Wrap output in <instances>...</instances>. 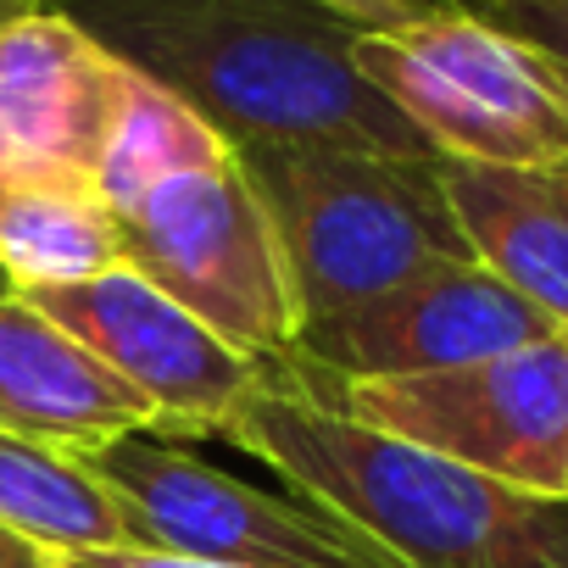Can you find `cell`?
I'll return each instance as SVG.
<instances>
[{
    "label": "cell",
    "mask_w": 568,
    "mask_h": 568,
    "mask_svg": "<svg viewBox=\"0 0 568 568\" xmlns=\"http://www.w3.org/2000/svg\"><path fill=\"white\" fill-rule=\"evenodd\" d=\"M118 62L195 106L240 145H346L435 156L357 73L363 29L313 0H57Z\"/></svg>",
    "instance_id": "1"
},
{
    "label": "cell",
    "mask_w": 568,
    "mask_h": 568,
    "mask_svg": "<svg viewBox=\"0 0 568 568\" xmlns=\"http://www.w3.org/2000/svg\"><path fill=\"white\" fill-rule=\"evenodd\" d=\"M223 440L379 540L402 568H568V501L524 496L435 452L352 424L262 363V385Z\"/></svg>",
    "instance_id": "2"
},
{
    "label": "cell",
    "mask_w": 568,
    "mask_h": 568,
    "mask_svg": "<svg viewBox=\"0 0 568 568\" xmlns=\"http://www.w3.org/2000/svg\"><path fill=\"white\" fill-rule=\"evenodd\" d=\"M240 168L273 223L302 329H318L440 262H474L440 190V156L240 145Z\"/></svg>",
    "instance_id": "3"
},
{
    "label": "cell",
    "mask_w": 568,
    "mask_h": 568,
    "mask_svg": "<svg viewBox=\"0 0 568 568\" xmlns=\"http://www.w3.org/2000/svg\"><path fill=\"white\" fill-rule=\"evenodd\" d=\"M352 62L446 162H568L562 68L468 7L357 34Z\"/></svg>",
    "instance_id": "4"
},
{
    "label": "cell",
    "mask_w": 568,
    "mask_h": 568,
    "mask_svg": "<svg viewBox=\"0 0 568 568\" xmlns=\"http://www.w3.org/2000/svg\"><path fill=\"white\" fill-rule=\"evenodd\" d=\"M352 424L435 452L457 468L501 479L524 496L562 501V463H568V341L551 335L540 346L407 374V379H335L318 363L284 352L273 357Z\"/></svg>",
    "instance_id": "5"
},
{
    "label": "cell",
    "mask_w": 568,
    "mask_h": 568,
    "mask_svg": "<svg viewBox=\"0 0 568 568\" xmlns=\"http://www.w3.org/2000/svg\"><path fill=\"white\" fill-rule=\"evenodd\" d=\"M112 217L123 267L195 313L240 357L273 363L296 352V296L240 151L140 190Z\"/></svg>",
    "instance_id": "6"
},
{
    "label": "cell",
    "mask_w": 568,
    "mask_h": 568,
    "mask_svg": "<svg viewBox=\"0 0 568 568\" xmlns=\"http://www.w3.org/2000/svg\"><path fill=\"white\" fill-rule=\"evenodd\" d=\"M90 468L129 501L145 546L229 568H402L357 524L307 496L256 490L168 435H123Z\"/></svg>",
    "instance_id": "7"
},
{
    "label": "cell",
    "mask_w": 568,
    "mask_h": 568,
    "mask_svg": "<svg viewBox=\"0 0 568 568\" xmlns=\"http://www.w3.org/2000/svg\"><path fill=\"white\" fill-rule=\"evenodd\" d=\"M29 302L73 341H84L118 379H129L151 402L156 435L168 440L223 435V424L262 385V363L240 357L134 267H112L62 291H34Z\"/></svg>",
    "instance_id": "8"
},
{
    "label": "cell",
    "mask_w": 568,
    "mask_h": 568,
    "mask_svg": "<svg viewBox=\"0 0 568 568\" xmlns=\"http://www.w3.org/2000/svg\"><path fill=\"white\" fill-rule=\"evenodd\" d=\"M551 335V318L507 291L490 267L440 262L318 329H302L296 357L318 363L335 379H407L507 357Z\"/></svg>",
    "instance_id": "9"
},
{
    "label": "cell",
    "mask_w": 568,
    "mask_h": 568,
    "mask_svg": "<svg viewBox=\"0 0 568 568\" xmlns=\"http://www.w3.org/2000/svg\"><path fill=\"white\" fill-rule=\"evenodd\" d=\"M123 62L62 7L0 29V140L18 162L95 173Z\"/></svg>",
    "instance_id": "10"
},
{
    "label": "cell",
    "mask_w": 568,
    "mask_h": 568,
    "mask_svg": "<svg viewBox=\"0 0 568 568\" xmlns=\"http://www.w3.org/2000/svg\"><path fill=\"white\" fill-rule=\"evenodd\" d=\"M156 435L151 402L29 296H0V435L95 457L123 435Z\"/></svg>",
    "instance_id": "11"
},
{
    "label": "cell",
    "mask_w": 568,
    "mask_h": 568,
    "mask_svg": "<svg viewBox=\"0 0 568 568\" xmlns=\"http://www.w3.org/2000/svg\"><path fill=\"white\" fill-rule=\"evenodd\" d=\"M440 190L468 256L568 335V162L479 168L440 156Z\"/></svg>",
    "instance_id": "12"
},
{
    "label": "cell",
    "mask_w": 568,
    "mask_h": 568,
    "mask_svg": "<svg viewBox=\"0 0 568 568\" xmlns=\"http://www.w3.org/2000/svg\"><path fill=\"white\" fill-rule=\"evenodd\" d=\"M123 267L118 217L90 173L18 162L0 190V273L18 296L84 284Z\"/></svg>",
    "instance_id": "13"
},
{
    "label": "cell",
    "mask_w": 568,
    "mask_h": 568,
    "mask_svg": "<svg viewBox=\"0 0 568 568\" xmlns=\"http://www.w3.org/2000/svg\"><path fill=\"white\" fill-rule=\"evenodd\" d=\"M0 524L57 557L145 546L129 501L90 468V457L18 435H0Z\"/></svg>",
    "instance_id": "14"
},
{
    "label": "cell",
    "mask_w": 568,
    "mask_h": 568,
    "mask_svg": "<svg viewBox=\"0 0 568 568\" xmlns=\"http://www.w3.org/2000/svg\"><path fill=\"white\" fill-rule=\"evenodd\" d=\"M223 151H234V145L195 106H184L173 90H162L156 79H145V73H134L123 62L112 123H106V145H101L90 179L106 195V206H123L140 190H151V184H162V179H173L184 168L217 162Z\"/></svg>",
    "instance_id": "15"
},
{
    "label": "cell",
    "mask_w": 568,
    "mask_h": 568,
    "mask_svg": "<svg viewBox=\"0 0 568 568\" xmlns=\"http://www.w3.org/2000/svg\"><path fill=\"white\" fill-rule=\"evenodd\" d=\"M468 12L490 18L496 29L529 40L540 57H551L568 79V0H468Z\"/></svg>",
    "instance_id": "16"
},
{
    "label": "cell",
    "mask_w": 568,
    "mask_h": 568,
    "mask_svg": "<svg viewBox=\"0 0 568 568\" xmlns=\"http://www.w3.org/2000/svg\"><path fill=\"white\" fill-rule=\"evenodd\" d=\"M313 7H324V12L346 18L352 29L374 34V29H402V23H418V18L468 7V0H313Z\"/></svg>",
    "instance_id": "17"
},
{
    "label": "cell",
    "mask_w": 568,
    "mask_h": 568,
    "mask_svg": "<svg viewBox=\"0 0 568 568\" xmlns=\"http://www.w3.org/2000/svg\"><path fill=\"white\" fill-rule=\"evenodd\" d=\"M57 568H229V562L156 551V546H112V551H68V557H57Z\"/></svg>",
    "instance_id": "18"
},
{
    "label": "cell",
    "mask_w": 568,
    "mask_h": 568,
    "mask_svg": "<svg viewBox=\"0 0 568 568\" xmlns=\"http://www.w3.org/2000/svg\"><path fill=\"white\" fill-rule=\"evenodd\" d=\"M0 568H57V551H45V546H34L18 529L0 524Z\"/></svg>",
    "instance_id": "19"
},
{
    "label": "cell",
    "mask_w": 568,
    "mask_h": 568,
    "mask_svg": "<svg viewBox=\"0 0 568 568\" xmlns=\"http://www.w3.org/2000/svg\"><path fill=\"white\" fill-rule=\"evenodd\" d=\"M40 7H57V0H0V29H7L12 18H29V12H40Z\"/></svg>",
    "instance_id": "20"
},
{
    "label": "cell",
    "mask_w": 568,
    "mask_h": 568,
    "mask_svg": "<svg viewBox=\"0 0 568 568\" xmlns=\"http://www.w3.org/2000/svg\"><path fill=\"white\" fill-rule=\"evenodd\" d=\"M18 173V156L7 151V140H0V190H7V179Z\"/></svg>",
    "instance_id": "21"
},
{
    "label": "cell",
    "mask_w": 568,
    "mask_h": 568,
    "mask_svg": "<svg viewBox=\"0 0 568 568\" xmlns=\"http://www.w3.org/2000/svg\"><path fill=\"white\" fill-rule=\"evenodd\" d=\"M0 296H12V278L7 273H0Z\"/></svg>",
    "instance_id": "22"
},
{
    "label": "cell",
    "mask_w": 568,
    "mask_h": 568,
    "mask_svg": "<svg viewBox=\"0 0 568 568\" xmlns=\"http://www.w3.org/2000/svg\"><path fill=\"white\" fill-rule=\"evenodd\" d=\"M562 501H568V463H562Z\"/></svg>",
    "instance_id": "23"
},
{
    "label": "cell",
    "mask_w": 568,
    "mask_h": 568,
    "mask_svg": "<svg viewBox=\"0 0 568 568\" xmlns=\"http://www.w3.org/2000/svg\"><path fill=\"white\" fill-rule=\"evenodd\" d=\"M562 341H568V335H562Z\"/></svg>",
    "instance_id": "24"
}]
</instances>
